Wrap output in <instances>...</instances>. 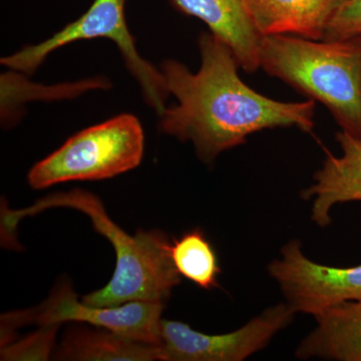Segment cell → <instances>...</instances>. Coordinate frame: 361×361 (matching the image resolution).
I'll return each mask as SVG.
<instances>
[{"label": "cell", "instance_id": "cell-1", "mask_svg": "<svg viewBox=\"0 0 361 361\" xmlns=\"http://www.w3.org/2000/svg\"><path fill=\"white\" fill-rule=\"evenodd\" d=\"M198 45L197 73L176 59L161 63L169 94L177 99L159 116L161 132L191 142L205 164L262 130L312 133L314 101L281 102L256 92L240 77L241 66L229 45L211 32L199 35Z\"/></svg>", "mask_w": 361, "mask_h": 361}, {"label": "cell", "instance_id": "cell-2", "mask_svg": "<svg viewBox=\"0 0 361 361\" xmlns=\"http://www.w3.org/2000/svg\"><path fill=\"white\" fill-rule=\"evenodd\" d=\"M52 208L75 209L85 214L94 229L115 249V273L103 288L82 297L87 305L115 307L132 301L166 302L173 289L180 283L182 276L171 256L172 243L165 233L139 230L130 236L111 219L103 202L84 190L51 194L20 210H11L7 204H2V244L18 246L16 229L20 221Z\"/></svg>", "mask_w": 361, "mask_h": 361}, {"label": "cell", "instance_id": "cell-3", "mask_svg": "<svg viewBox=\"0 0 361 361\" xmlns=\"http://www.w3.org/2000/svg\"><path fill=\"white\" fill-rule=\"evenodd\" d=\"M259 66L322 104L342 132L361 140V37L267 35L260 39Z\"/></svg>", "mask_w": 361, "mask_h": 361}, {"label": "cell", "instance_id": "cell-4", "mask_svg": "<svg viewBox=\"0 0 361 361\" xmlns=\"http://www.w3.org/2000/svg\"><path fill=\"white\" fill-rule=\"evenodd\" d=\"M144 149L141 123L122 114L71 137L30 169L28 184L42 190L71 180L111 179L137 168Z\"/></svg>", "mask_w": 361, "mask_h": 361}, {"label": "cell", "instance_id": "cell-5", "mask_svg": "<svg viewBox=\"0 0 361 361\" xmlns=\"http://www.w3.org/2000/svg\"><path fill=\"white\" fill-rule=\"evenodd\" d=\"M127 0H94L80 18L68 23L40 44L26 45L0 63L13 71L32 75L52 52L66 45L94 39H110L118 47L130 75L141 87L145 99L160 116L165 109L169 94L160 68L142 59L128 27L126 18Z\"/></svg>", "mask_w": 361, "mask_h": 361}, {"label": "cell", "instance_id": "cell-6", "mask_svg": "<svg viewBox=\"0 0 361 361\" xmlns=\"http://www.w3.org/2000/svg\"><path fill=\"white\" fill-rule=\"evenodd\" d=\"M163 301H132L115 307H96L78 300L70 282L56 285L51 295L39 306L16 310L1 316V346L13 341L20 327L84 323L111 330L128 338L159 346L161 342Z\"/></svg>", "mask_w": 361, "mask_h": 361}, {"label": "cell", "instance_id": "cell-7", "mask_svg": "<svg viewBox=\"0 0 361 361\" xmlns=\"http://www.w3.org/2000/svg\"><path fill=\"white\" fill-rule=\"evenodd\" d=\"M296 313L287 303L276 304L242 326L223 334H203L184 322L161 320V361H242L267 348Z\"/></svg>", "mask_w": 361, "mask_h": 361}, {"label": "cell", "instance_id": "cell-8", "mask_svg": "<svg viewBox=\"0 0 361 361\" xmlns=\"http://www.w3.org/2000/svg\"><path fill=\"white\" fill-rule=\"evenodd\" d=\"M286 303L295 313L315 316L336 304L361 301V264L331 267L304 255L298 240L285 244L281 257L268 266Z\"/></svg>", "mask_w": 361, "mask_h": 361}, {"label": "cell", "instance_id": "cell-9", "mask_svg": "<svg viewBox=\"0 0 361 361\" xmlns=\"http://www.w3.org/2000/svg\"><path fill=\"white\" fill-rule=\"evenodd\" d=\"M341 155L329 154L313 183L301 192V198L312 201L311 220L326 227L331 222L330 211L348 202H361V140L341 132L336 134Z\"/></svg>", "mask_w": 361, "mask_h": 361}, {"label": "cell", "instance_id": "cell-10", "mask_svg": "<svg viewBox=\"0 0 361 361\" xmlns=\"http://www.w3.org/2000/svg\"><path fill=\"white\" fill-rule=\"evenodd\" d=\"M342 0H244L258 35L320 40Z\"/></svg>", "mask_w": 361, "mask_h": 361}, {"label": "cell", "instance_id": "cell-11", "mask_svg": "<svg viewBox=\"0 0 361 361\" xmlns=\"http://www.w3.org/2000/svg\"><path fill=\"white\" fill-rule=\"evenodd\" d=\"M180 13L208 26L209 32L229 45L241 70L257 71L261 37L252 25L244 0H170Z\"/></svg>", "mask_w": 361, "mask_h": 361}, {"label": "cell", "instance_id": "cell-12", "mask_svg": "<svg viewBox=\"0 0 361 361\" xmlns=\"http://www.w3.org/2000/svg\"><path fill=\"white\" fill-rule=\"evenodd\" d=\"M316 327L299 344V360L361 361V301H345L314 316Z\"/></svg>", "mask_w": 361, "mask_h": 361}, {"label": "cell", "instance_id": "cell-13", "mask_svg": "<svg viewBox=\"0 0 361 361\" xmlns=\"http://www.w3.org/2000/svg\"><path fill=\"white\" fill-rule=\"evenodd\" d=\"M66 329L52 360L66 361L161 360L160 348L128 338L111 330L82 326Z\"/></svg>", "mask_w": 361, "mask_h": 361}, {"label": "cell", "instance_id": "cell-14", "mask_svg": "<svg viewBox=\"0 0 361 361\" xmlns=\"http://www.w3.org/2000/svg\"><path fill=\"white\" fill-rule=\"evenodd\" d=\"M171 256L180 276L203 289L218 286L221 270L217 255L199 228L175 239L171 245Z\"/></svg>", "mask_w": 361, "mask_h": 361}, {"label": "cell", "instance_id": "cell-15", "mask_svg": "<svg viewBox=\"0 0 361 361\" xmlns=\"http://www.w3.org/2000/svg\"><path fill=\"white\" fill-rule=\"evenodd\" d=\"M61 325L40 326L37 331L18 342L1 346V360H49L56 349V332Z\"/></svg>", "mask_w": 361, "mask_h": 361}, {"label": "cell", "instance_id": "cell-16", "mask_svg": "<svg viewBox=\"0 0 361 361\" xmlns=\"http://www.w3.org/2000/svg\"><path fill=\"white\" fill-rule=\"evenodd\" d=\"M361 37V0H342L332 16L323 39Z\"/></svg>", "mask_w": 361, "mask_h": 361}]
</instances>
